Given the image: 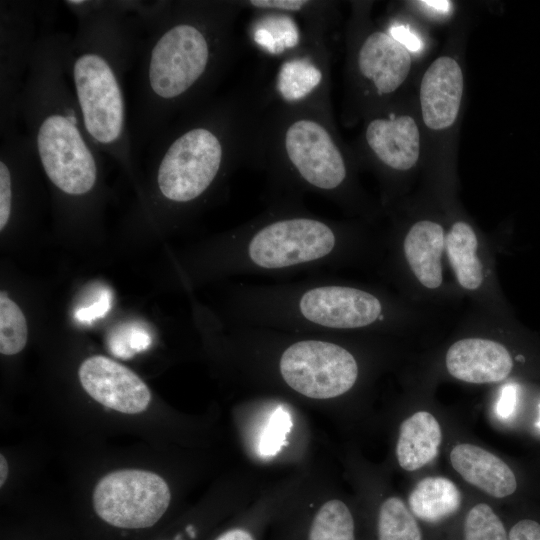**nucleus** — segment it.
Masks as SVG:
<instances>
[{
	"mask_svg": "<svg viewBox=\"0 0 540 540\" xmlns=\"http://www.w3.org/2000/svg\"><path fill=\"white\" fill-rule=\"evenodd\" d=\"M282 57L266 98L287 106L329 103L325 38H310Z\"/></svg>",
	"mask_w": 540,
	"mask_h": 540,
	"instance_id": "10",
	"label": "nucleus"
},
{
	"mask_svg": "<svg viewBox=\"0 0 540 540\" xmlns=\"http://www.w3.org/2000/svg\"><path fill=\"white\" fill-rule=\"evenodd\" d=\"M448 372L464 382L474 384L503 381L512 370L508 350L498 342L467 338L455 342L446 354Z\"/></svg>",
	"mask_w": 540,
	"mask_h": 540,
	"instance_id": "14",
	"label": "nucleus"
},
{
	"mask_svg": "<svg viewBox=\"0 0 540 540\" xmlns=\"http://www.w3.org/2000/svg\"><path fill=\"white\" fill-rule=\"evenodd\" d=\"M517 403V385L513 383L502 387L496 403V414L502 419L509 418L515 410Z\"/></svg>",
	"mask_w": 540,
	"mask_h": 540,
	"instance_id": "29",
	"label": "nucleus"
},
{
	"mask_svg": "<svg viewBox=\"0 0 540 540\" xmlns=\"http://www.w3.org/2000/svg\"><path fill=\"white\" fill-rule=\"evenodd\" d=\"M445 246L459 284L468 290L477 289L483 281V267L476 256L478 242L473 229L462 221L454 223Z\"/></svg>",
	"mask_w": 540,
	"mask_h": 540,
	"instance_id": "21",
	"label": "nucleus"
},
{
	"mask_svg": "<svg viewBox=\"0 0 540 540\" xmlns=\"http://www.w3.org/2000/svg\"><path fill=\"white\" fill-rule=\"evenodd\" d=\"M234 327L241 339L273 355L275 376L303 397L334 399L358 380L357 359L335 336L236 323Z\"/></svg>",
	"mask_w": 540,
	"mask_h": 540,
	"instance_id": "7",
	"label": "nucleus"
},
{
	"mask_svg": "<svg viewBox=\"0 0 540 540\" xmlns=\"http://www.w3.org/2000/svg\"><path fill=\"white\" fill-rule=\"evenodd\" d=\"M111 301V292L108 289H103L93 303L79 308L75 313V317L78 321L83 323H90L95 319L102 318L109 311Z\"/></svg>",
	"mask_w": 540,
	"mask_h": 540,
	"instance_id": "28",
	"label": "nucleus"
},
{
	"mask_svg": "<svg viewBox=\"0 0 540 540\" xmlns=\"http://www.w3.org/2000/svg\"><path fill=\"white\" fill-rule=\"evenodd\" d=\"M383 301L327 273L295 281L244 283L233 298L234 323L332 335L382 324Z\"/></svg>",
	"mask_w": 540,
	"mask_h": 540,
	"instance_id": "6",
	"label": "nucleus"
},
{
	"mask_svg": "<svg viewBox=\"0 0 540 540\" xmlns=\"http://www.w3.org/2000/svg\"><path fill=\"white\" fill-rule=\"evenodd\" d=\"M355 520L341 500L324 502L309 519L303 540H356Z\"/></svg>",
	"mask_w": 540,
	"mask_h": 540,
	"instance_id": "22",
	"label": "nucleus"
},
{
	"mask_svg": "<svg viewBox=\"0 0 540 540\" xmlns=\"http://www.w3.org/2000/svg\"><path fill=\"white\" fill-rule=\"evenodd\" d=\"M509 540H540V524L531 519L517 522L510 530Z\"/></svg>",
	"mask_w": 540,
	"mask_h": 540,
	"instance_id": "30",
	"label": "nucleus"
},
{
	"mask_svg": "<svg viewBox=\"0 0 540 540\" xmlns=\"http://www.w3.org/2000/svg\"><path fill=\"white\" fill-rule=\"evenodd\" d=\"M462 495L450 479L440 476L420 480L408 497L410 511L417 518L437 523L458 511Z\"/></svg>",
	"mask_w": 540,
	"mask_h": 540,
	"instance_id": "20",
	"label": "nucleus"
},
{
	"mask_svg": "<svg viewBox=\"0 0 540 540\" xmlns=\"http://www.w3.org/2000/svg\"><path fill=\"white\" fill-rule=\"evenodd\" d=\"M441 439V427L431 413H414L400 425L396 445L399 465L415 471L430 463L438 455Z\"/></svg>",
	"mask_w": 540,
	"mask_h": 540,
	"instance_id": "18",
	"label": "nucleus"
},
{
	"mask_svg": "<svg viewBox=\"0 0 540 540\" xmlns=\"http://www.w3.org/2000/svg\"><path fill=\"white\" fill-rule=\"evenodd\" d=\"M450 461L461 477L469 484L495 498L513 494L517 488L511 468L498 456L468 443L455 445Z\"/></svg>",
	"mask_w": 540,
	"mask_h": 540,
	"instance_id": "16",
	"label": "nucleus"
},
{
	"mask_svg": "<svg viewBox=\"0 0 540 540\" xmlns=\"http://www.w3.org/2000/svg\"><path fill=\"white\" fill-rule=\"evenodd\" d=\"M142 26L130 130L134 149L212 98L236 50L243 1H139Z\"/></svg>",
	"mask_w": 540,
	"mask_h": 540,
	"instance_id": "1",
	"label": "nucleus"
},
{
	"mask_svg": "<svg viewBox=\"0 0 540 540\" xmlns=\"http://www.w3.org/2000/svg\"><path fill=\"white\" fill-rule=\"evenodd\" d=\"M463 94V74L458 62L447 56L436 59L420 86L422 117L427 127L442 130L456 120Z\"/></svg>",
	"mask_w": 540,
	"mask_h": 540,
	"instance_id": "13",
	"label": "nucleus"
},
{
	"mask_svg": "<svg viewBox=\"0 0 540 540\" xmlns=\"http://www.w3.org/2000/svg\"><path fill=\"white\" fill-rule=\"evenodd\" d=\"M291 427L289 414L283 409H277L271 416L260 440V453L264 456L276 454L284 444L287 433Z\"/></svg>",
	"mask_w": 540,
	"mask_h": 540,
	"instance_id": "27",
	"label": "nucleus"
},
{
	"mask_svg": "<svg viewBox=\"0 0 540 540\" xmlns=\"http://www.w3.org/2000/svg\"><path fill=\"white\" fill-rule=\"evenodd\" d=\"M364 139L375 158L396 171L412 168L420 154V134L408 115L373 118L366 126Z\"/></svg>",
	"mask_w": 540,
	"mask_h": 540,
	"instance_id": "15",
	"label": "nucleus"
},
{
	"mask_svg": "<svg viewBox=\"0 0 540 540\" xmlns=\"http://www.w3.org/2000/svg\"><path fill=\"white\" fill-rule=\"evenodd\" d=\"M539 413H540V408H539ZM536 425H537V427H538V428H540V416H539V419H538V421H537V424H536Z\"/></svg>",
	"mask_w": 540,
	"mask_h": 540,
	"instance_id": "34",
	"label": "nucleus"
},
{
	"mask_svg": "<svg viewBox=\"0 0 540 540\" xmlns=\"http://www.w3.org/2000/svg\"><path fill=\"white\" fill-rule=\"evenodd\" d=\"M389 34L409 51L418 52L422 49L421 39L407 26L393 25L389 29Z\"/></svg>",
	"mask_w": 540,
	"mask_h": 540,
	"instance_id": "31",
	"label": "nucleus"
},
{
	"mask_svg": "<svg viewBox=\"0 0 540 540\" xmlns=\"http://www.w3.org/2000/svg\"><path fill=\"white\" fill-rule=\"evenodd\" d=\"M53 6L30 0L0 1V136L17 130L34 50Z\"/></svg>",
	"mask_w": 540,
	"mask_h": 540,
	"instance_id": "8",
	"label": "nucleus"
},
{
	"mask_svg": "<svg viewBox=\"0 0 540 540\" xmlns=\"http://www.w3.org/2000/svg\"><path fill=\"white\" fill-rule=\"evenodd\" d=\"M252 165L265 172L268 200L302 201L312 193L343 199L349 166L329 103L287 106L258 97Z\"/></svg>",
	"mask_w": 540,
	"mask_h": 540,
	"instance_id": "4",
	"label": "nucleus"
},
{
	"mask_svg": "<svg viewBox=\"0 0 540 540\" xmlns=\"http://www.w3.org/2000/svg\"><path fill=\"white\" fill-rule=\"evenodd\" d=\"M255 17L251 28V38L263 52L275 56L299 48L310 38L319 36L300 27V15L280 11H254Z\"/></svg>",
	"mask_w": 540,
	"mask_h": 540,
	"instance_id": "19",
	"label": "nucleus"
},
{
	"mask_svg": "<svg viewBox=\"0 0 540 540\" xmlns=\"http://www.w3.org/2000/svg\"><path fill=\"white\" fill-rule=\"evenodd\" d=\"M78 377L84 390L103 406L125 414L145 411L151 393L145 382L126 366L102 355L87 358Z\"/></svg>",
	"mask_w": 540,
	"mask_h": 540,
	"instance_id": "11",
	"label": "nucleus"
},
{
	"mask_svg": "<svg viewBox=\"0 0 540 540\" xmlns=\"http://www.w3.org/2000/svg\"><path fill=\"white\" fill-rule=\"evenodd\" d=\"M444 246L442 226L429 220L415 223L404 239L403 249L408 265L427 288L435 289L442 283L440 259Z\"/></svg>",
	"mask_w": 540,
	"mask_h": 540,
	"instance_id": "17",
	"label": "nucleus"
},
{
	"mask_svg": "<svg viewBox=\"0 0 540 540\" xmlns=\"http://www.w3.org/2000/svg\"><path fill=\"white\" fill-rule=\"evenodd\" d=\"M378 540H422L421 530L406 504L398 497L385 499L378 512Z\"/></svg>",
	"mask_w": 540,
	"mask_h": 540,
	"instance_id": "23",
	"label": "nucleus"
},
{
	"mask_svg": "<svg viewBox=\"0 0 540 540\" xmlns=\"http://www.w3.org/2000/svg\"><path fill=\"white\" fill-rule=\"evenodd\" d=\"M28 329L19 306L5 292L0 294V352L15 355L27 343Z\"/></svg>",
	"mask_w": 540,
	"mask_h": 540,
	"instance_id": "24",
	"label": "nucleus"
},
{
	"mask_svg": "<svg viewBox=\"0 0 540 540\" xmlns=\"http://www.w3.org/2000/svg\"><path fill=\"white\" fill-rule=\"evenodd\" d=\"M152 342L147 328L136 322H130L115 328L109 338L110 351L119 358H130L146 350Z\"/></svg>",
	"mask_w": 540,
	"mask_h": 540,
	"instance_id": "26",
	"label": "nucleus"
},
{
	"mask_svg": "<svg viewBox=\"0 0 540 540\" xmlns=\"http://www.w3.org/2000/svg\"><path fill=\"white\" fill-rule=\"evenodd\" d=\"M9 473L8 462L3 454L0 456V485L3 486Z\"/></svg>",
	"mask_w": 540,
	"mask_h": 540,
	"instance_id": "33",
	"label": "nucleus"
},
{
	"mask_svg": "<svg viewBox=\"0 0 540 540\" xmlns=\"http://www.w3.org/2000/svg\"><path fill=\"white\" fill-rule=\"evenodd\" d=\"M170 502L166 481L156 473L139 469L108 473L98 481L92 496L93 510L99 521L123 532L155 527Z\"/></svg>",
	"mask_w": 540,
	"mask_h": 540,
	"instance_id": "9",
	"label": "nucleus"
},
{
	"mask_svg": "<svg viewBox=\"0 0 540 540\" xmlns=\"http://www.w3.org/2000/svg\"><path fill=\"white\" fill-rule=\"evenodd\" d=\"M219 244L220 270L271 277L327 273L344 261L351 245L342 225L289 199L269 201Z\"/></svg>",
	"mask_w": 540,
	"mask_h": 540,
	"instance_id": "5",
	"label": "nucleus"
},
{
	"mask_svg": "<svg viewBox=\"0 0 540 540\" xmlns=\"http://www.w3.org/2000/svg\"><path fill=\"white\" fill-rule=\"evenodd\" d=\"M62 3L77 20L74 35L66 39L64 69L85 130L103 155L133 174L138 155L125 78L136 63L142 36L137 1Z\"/></svg>",
	"mask_w": 540,
	"mask_h": 540,
	"instance_id": "2",
	"label": "nucleus"
},
{
	"mask_svg": "<svg viewBox=\"0 0 540 540\" xmlns=\"http://www.w3.org/2000/svg\"><path fill=\"white\" fill-rule=\"evenodd\" d=\"M464 540H509L504 525L493 509L479 503L472 507L464 522Z\"/></svg>",
	"mask_w": 540,
	"mask_h": 540,
	"instance_id": "25",
	"label": "nucleus"
},
{
	"mask_svg": "<svg viewBox=\"0 0 540 540\" xmlns=\"http://www.w3.org/2000/svg\"><path fill=\"white\" fill-rule=\"evenodd\" d=\"M411 68L410 51L389 32L373 31L356 51V70L379 96L395 92Z\"/></svg>",
	"mask_w": 540,
	"mask_h": 540,
	"instance_id": "12",
	"label": "nucleus"
},
{
	"mask_svg": "<svg viewBox=\"0 0 540 540\" xmlns=\"http://www.w3.org/2000/svg\"><path fill=\"white\" fill-rule=\"evenodd\" d=\"M423 6L434 10L436 13L445 14L449 12L451 7V2L446 0H424L420 1Z\"/></svg>",
	"mask_w": 540,
	"mask_h": 540,
	"instance_id": "32",
	"label": "nucleus"
},
{
	"mask_svg": "<svg viewBox=\"0 0 540 540\" xmlns=\"http://www.w3.org/2000/svg\"><path fill=\"white\" fill-rule=\"evenodd\" d=\"M258 98L212 97L182 114L149 145L152 182L171 208L204 201L242 164H251Z\"/></svg>",
	"mask_w": 540,
	"mask_h": 540,
	"instance_id": "3",
	"label": "nucleus"
}]
</instances>
